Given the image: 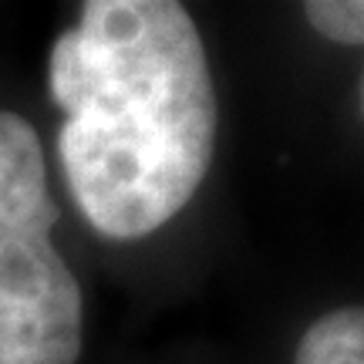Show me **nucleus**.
<instances>
[{"label": "nucleus", "instance_id": "nucleus-1", "mask_svg": "<svg viewBox=\"0 0 364 364\" xmlns=\"http://www.w3.org/2000/svg\"><path fill=\"white\" fill-rule=\"evenodd\" d=\"M65 112L58 159L85 220L142 240L179 213L213 162L220 105L206 48L176 0H91L51 48Z\"/></svg>", "mask_w": 364, "mask_h": 364}, {"label": "nucleus", "instance_id": "nucleus-2", "mask_svg": "<svg viewBox=\"0 0 364 364\" xmlns=\"http://www.w3.org/2000/svg\"><path fill=\"white\" fill-rule=\"evenodd\" d=\"M58 203L38 132L0 112V364H75L81 287L51 243Z\"/></svg>", "mask_w": 364, "mask_h": 364}, {"label": "nucleus", "instance_id": "nucleus-3", "mask_svg": "<svg viewBox=\"0 0 364 364\" xmlns=\"http://www.w3.org/2000/svg\"><path fill=\"white\" fill-rule=\"evenodd\" d=\"M294 364H364V307H338L317 317L304 331Z\"/></svg>", "mask_w": 364, "mask_h": 364}, {"label": "nucleus", "instance_id": "nucleus-4", "mask_svg": "<svg viewBox=\"0 0 364 364\" xmlns=\"http://www.w3.org/2000/svg\"><path fill=\"white\" fill-rule=\"evenodd\" d=\"M307 24L338 44H364V0H314L304 4Z\"/></svg>", "mask_w": 364, "mask_h": 364}, {"label": "nucleus", "instance_id": "nucleus-5", "mask_svg": "<svg viewBox=\"0 0 364 364\" xmlns=\"http://www.w3.org/2000/svg\"><path fill=\"white\" fill-rule=\"evenodd\" d=\"M361 118H364V78H361Z\"/></svg>", "mask_w": 364, "mask_h": 364}]
</instances>
